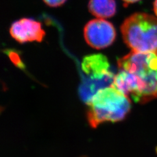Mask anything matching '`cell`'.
<instances>
[{"label": "cell", "mask_w": 157, "mask_h": 157, "mask_svg": "<svg viewBox=\"0 0 157 157\" xmlns=\"http://www.w3.org/2000/svg\"><path fill=\"white\" fill-rule=\"evenodd\" d=\"M118 65L111 86L140 104L157 99V53L132 51Z\"/></svg>", "instance_id": "1"}, {"label": "cell", "mask_w": 157, "mask_h": 157, "mask_svg": "<svg viewBox=\"0 0 157 157\" xmlns=\"http://www.w3.org/2000/svg\"><path fill=\"white\" fill-rule=\"evenodd\" d=\"M86 103L88 122L92 128L105 122L121 121L131 109L130 98L112 86L98 90Z\"/></svg>", "instance_id": "2"}, {"label": "cell", "mask_w": 157, "mask_h": 157, "mask_svg": "<svg viewBox=\"0 0 157 157\" xmlns=\"http://www.w3.org/2000/svg\"><path fill=\"white\" fill-rule=\"evenodd\" d=\"M125 44L132 51L157 53V17L136 12L128 17L121 27Z\"/></svg>", "instance_id": "3"}, {"label": "cell", "mask_w": 157, "mask_h": 157, "mask_svg": "<svg viewBox=\"0 0 157 157\" xmlns=\"http://www.w3.org/2000/svg\"><path fill=\"white\" fill-rule=\"evenodd\" d=\"M82 69L88 76L81 93L85 101L98 91L111 86L115 76L109 71L107 57L102 54L86 56L82 62Z\"/></svg>", "instance_id": "4"}, {"label": "cell", "mask_w": 157, "mask_h": 157, "mask_svg": "<svg viewBox=\"0 0 157 157\" xmlns=\"http://www.w3.org/2000/svg\"><path fill=\"white\" fill-rule=\"evenodd\" d=\"M116 36L113 25L105 19L97 17L89 21L84 26L85 40L95 49H102L111 45Z\"/></svg>", "instance_id": "5"}, {"label": "cell", "mask_w": 157, "mask_h": 157, "mask_svg": "<svg viewBox=\"0 0 157 157\" xmlns=\"http://www.w3.org/2000/svg\"><path fill=\"white\" fill-rule=\"evenodd\" d=\"M12 37L20 43L41 42L45 37V31L40 23L31 18H22L12 24L10 29Z\"/></svg>", "instance_id": "6"}, {"label": "cell", "mask_w": 157, "mask_h": 157, "mask_svg": "<svg viewBox=\"0 0 157 157\" xmlns=\"http://www.w3.org/2000/svg\"><path fill=\"white\" fill-rule=\"evenodd\" d=\"M89 10L98 18H109L117 12V4L115 0H90Z\"/></svg>", "instance_id": "7"}, {"label": "cell", "mask_w": 157, "mask_h": 157, "mask_svg": "<svg viewBox=\"0 0 157 157\" xmlns=\"http://www.w3.org/2000/svg\"><path fill=\"white\" fill-rule=\"evenodd\" d=\"M6 54L9 56L11 59L12 62H13L17 67L23 68V64L21 61L18 54L15 51L8 50L6 51Z\"/></svg>", "instance_id": "8"}, {"label": "cell", "mask_w": 157, "mask_h": 157, "mask_svg": "<svg viewBox=\"0 0 157 157\" xmlns=\"http://www.w3.org/2000/svg\"><path fill=\"white\" fill-rule=\"evenodd\" d=\"M47 6L51 7H58L62 6L67 0H43Z\"/></svg>", "instance_id": "9"}, {"label": "cell", "mask_w": 157, "mask_h": 157, "mask_svg": "<svg viewBox=\"0 0 157 157\" xmlns=\"http://www.w3.org/2000/svg\"><path fill=\"white\" fill-rule=\"evenodd\" d=\"M122 1H124V3L126 5H128V4H134L140 0H122Z\"/></svg>", "instance_id": "10"}, {"label": "cell", "mask_w": 157, "mask_h": 157, "mask_svg": "<svg viewBox=\"0 0 157 157\" xmlns=\"http://www.w3.org/2000/svg\"><path fill=\"white\" fill-rule=\"evenodd\" d=\"M153 10L155 16L157 17V0H154L153 3Z\"/></svg>", "instance_id": "11"}]
</instances>
